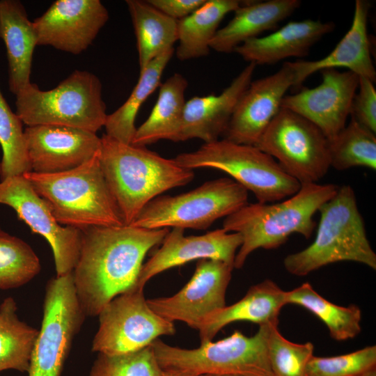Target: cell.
<instances>
[{
  "label": "cell",
  "instance_id": "cell-42",
  "mask_svg": "<svg viewBox=\"0 0 376 376\" xmlns=\"http://www.w3.org/2000/svg\"><path fill=\"white\" fill-rule=\"evenodd\" d=\"M167 376H189V375H173L167 373ZM203 376V375H201Z\"/></svg>",
  "mask_w": 376,
  "mask_h": 376
},
{
  "label": "cell",
  "instance_id": "cell-33",
  "mask_svg": "<svg viewBox=\"0 0 376 376\" xmlns=\"http://www.w3.org/2000/svg\"><path fill=\"white\" fill-rule=\"evenodd\" d=\"M40 260L22 239L0 228V289L20 287L39 274Z\"/></svg>",
  "mask_w": 376,
  "mask_h": 376
},
{
  "label": "cell",
  "instance_id": "cell-24",
  "mask_svg": "<svg viewBox=\"0 0 376 376\" xmlns=\"http://www.w3.org/2000/svg\"><path fill=\"white\" fill-rule=\"evenodd\" d=\"M285 296V291L270 279L252 285L241 299L205 319L198 330L201 343L212 340L225 326L237 321L279 323L280 311L286 305Z\"/></svg>",
  "mask_w": 376,
  "mask_h": 376
},
{
  "label": "cell",
  "instance_id": "cell-37",
  "mask_svg": "<svg viewBox=\"0 0 376 376\" xmlns=\"http://www.w3.org/2000/svg\"><path fill=\"white\" fill-rule=\"evenodd\" d=\"M376 367V345L334 357L313 355L307 363L306 376H359Z\"/></svg>",
  "mask_w": 376,
  "mask_h": 376
},
{
  "label": "cell",
  "instance_id": "cell-23",
  "mask_svg": "<svg viewBox=\"0 0 376 376\" xmlns=\"http://www.w3.org/2000/svg\"><path fill=\"white\" fill-rule=\"evenodd\" d=\"M0 38L6 49L8 88L16 95L31 83L33 54L38 45L33 22L19 1H0Z\"/></svg>",
  "mask_w": 376,
  "mask_h": 376
},
{
  "label": "cell",
  "instance_id": "cell-9",
  "mask_svg": "<svg viewBox=\"0 0 376 376\" xmlns=\"http://www.w3.org/2000/svg\"><path fill=\"white\" fill-rule=\"evenodd\" d=\"M247 203L248 191L244 187L232 178H221L186 193L155 198L143 207L130 226L149 229L204 230Z\"/></svg>",
  "mask_w": 376,
  "mask_h": 376
},
{
  "label": "cell",
  "instance_id": "cell-35",
  "mask_svg": "<svg viewBox=\"0 0 376 376\" xmlns=\"http://www.w3.org/2000/svg\"><path fill=\"white\" fill-rule=\"evenodd\" d=\"M88 376H167L151 345L121 354L98 353Z\"/></svg>",
  "mask_w": 376,
  "mask_h": 376
},
{
  "label": "cell",
  "instance_id": "cell-39",
  "mask_svg": "<svg viewBox=\"0 0 376 376\" xmlns=\"http://www.w3.org/2000/svg\"><path fill=\"white\" fill-rule=\"evenodd\" d=\"M155 8L166 15L180 20L191 15L206 0H147Z\"/></svg>",
  "mask_w": 376,
  "mask_h": 376
},
{
  "label": "cell",
  "instance_id": "cell-14",
  "mask_svg": "<svg viewBox=\"0 0 376 376\" xmlns=\"http://www.w3.org/2000/svg\"><path fill=\"white\" fill-rule=\"evenodd\" d=\"M234 267L212 259L198 260L195 272L176 294L147 299L157 315L173 322L180 321L198 330L205 319L226 306V292Z\"/></svg>",
  "mask_w": 376,
  "mask_h": 376
},
{
  "label": "cell",
  "instance_id": "cell-18",
  "mask_svg": "<svg viewBox=\"0 0 376 376\" xmlns=\"http://www.w3.org/2000/svg\"><path fill=\"white\" fill-rule=\"evenodd\" d=\"M31 171L55 173L77 168L98 154L101 137L78 128L52 125L26 126Z\"/></svg>",
  "mask_w": 376,
  "mask_h": 376
},
{
  "label": "cell",
  "instance_id": "cell-25",
  "mask_svg": "<svg viewBox=\"0 0 376 376\" xmlns=\"http://www.w3.org/2000/svg\"><path fill=\"white\" fill-rule=\"evenodd\" d=\"M301 3L300 0L246 1L234 11L231 20L218 29L210 42V49L220 53L234 52L244 42L275 29Z\"/></svg>",
  "mask_w": 376,
  "mask_h": 376
},
{
  "label": "cell",
  "instance_id": "cell-19",
  "mask_svg": "<svg viewBox=\"0 0 376 376\" xmlns=\"http://www.w3.org/2000/svg\"><path fill=\"white\" fill-rule=\"evenodd\" d=\"M242 243V235L224 228L202 235H185V229L173 228L150 259L143 264L134 289H143L153 276L169 269L190 261L212 259L234 267L237 251Z\"/></svg>",
  "mask_w": 376,
  "mask_h": 376
},
{
  "label": "cell",
  "instance_id": "cell-16",
  "mask_svg": "<svg viewBox=\"0 0 376 376\" xmlns=\"http://www.w3.org/2000/svg\"><path fill=\"white\" fill-rule=\"evenodd\" d=\"M320 72V85L304 87L295 94L285 95L281 108L306 118L330 139L346 125L359 77L350 70L340 72L336 68Z\"/></svg>",
  "mask_w": 376,
  "mask_h": 376
},
{
  "label": "cell",
  "instance_id": "cell-27",
  "mask_svg": "<svg viewBox=\"0 0 376 376\" xmlns=\"http://www.w3.org/2000/svg\"><path fill=\"white\" fill-rule=\"evenodd\" d=\"M246 2L206 0L191 15L178 20L177 58L180 61H187L207 56L210 50V42L222 19Z\"/></svg>",
  "mask_w": 376,
  "mask_h": 376
},
{
  "label": "cell",
  "instance_id": "cell-36",
  "mask_svg": "<svg viewBox=\"0 0 376 376\" xmlns=\"http://www.w3.org/2000/svg\"><path fill=\"white\" fill-rule=\"evenodd\" d=\"M278 325H272L267 340L268 359L274 375L306 376V366L313 355V344L287 340L280 333Z\"/></svg>",
  "mask_w": 376,
  "mask_h": 376
},
{
  "label": "cell",
  "instance_id": "cell-10",
  "mask_svg": "<svg viewBox=\"0 0 376 376\" xmlns=\"http://www.w3.org/2000/svg\"><path fill=\"white\" fill-rule=\"evenodd\" d=\"M301 185L318 183L330 166L328 139L313 123L281 108L254 146Z\"/></svg>",
  "mask_w": 376,
  "mask_h": 376
},
{
  "label": "cell",
  "instance_id": "cell-4",
  "mask_svg": "<svg viewBox=\"0 0 376 376\" xmlns=\"http://www.w3.org/2000/svg\"><path fill=\"white\" fill-rule=\"evenodd\" d=\"M99 153L66 171L23 175L59 224L81 230L125 226L102 173Z\"/></svg>",
  "mask_w": 376,
  "mask_h": 376
},
{
  "label": "cell",
  "instance_id": "cell-34",
  "mask_svg": "<svg viewBox=\"0 0 376 376\" xmlns=\"http://www.w3.org/2000/svg\"><path fill=\"white\" fill-rule=\"evenodd\" d=\"M0 146L2 150L1 180L31 171L23 123L16 113L12 111L1 89Z\"/></svg>",
  "mask_w": 376,
  "mask_h": 376
},
{
  "label": "cell",
  "instance_id": "cell-32",
  "mask_svg": "<svg viewBox=\"0 0 376 376\" xmlns=\"http://www.w3.org/2000/svg\"><path fill=\"white\" fill-rule=\"evenodd\" d=\"M328 143L331 167L345 171L361 166L375 171V133L353 118Z\"/></svg>",
  "mask_w": 376,
  "mask_h": 376
},
{
  "label": "cell",
  "instance_id": "cell-38",
  "mask_svg": "<svg viewBox=\"0 0 376 376\" xmlns=\"http://www.w3.org/2000/svg\"><path fill=\"white\" fill-rule=\"evenodd\" d=\"M350 115L361 125L376 133V90L370 79L359 77Z\"/></svg>",
  "mask_w": 376,
  "mask_h": 376
},
{
  "label": "cell",
  "instance_id": "cell-15",
  "mask_svg": "<svg viewBox=\"0 0 376 376\" xmlns=\"http://www.w3.org/2000/svg\"><path fill=\"white\" fill-rule=\"evenodd\" d=\"M109 17L100 0H57L33 21L38 45L81 54L92 44Z\"/></svg>",
  "mask_w": 376,
  "mask_h": 376
},
{
  "label": "cell",
  "instance_id": "cell-7",
  "mask_svg": "<svg viewBox=\"0 0 376 376\" xmlns=\"http://www.w3.org/2000/svg\"><path fill=\"white\" fill-rule=\"evenodd\" d=\"M102 88L95 75L77 70L51 90L29 84L15 95V113L26 126L61 125L97 133L108 115Z\"/></svg>",
  "mask_w": 376,
  "mask_h": 376
},
{
  "label": "cell",
  "instance_id": "cell-2",
  "mask_svg": "<svg viewBox=\"0 0 376 376\" xmlns=\"http://www.w3.org/2000/svg\"><path fill=\"white\" fill-rule=\"evenodd\" d=\"M99 160L125 226L130 225L150 201L194 178L193 170L180 166L174 159L105 134L101 136Z\"/></svg>",
  "mask_w": 376,
  "mask_h": 376
},
{
  "label": "cell",
  "instance_id": "cell-11",
  "mask_svg": "<svg viewBox=\"0 0 376 376\" xmlns=\"http://www.w3.org/2000/svg\"><path fill=\"white\" fill-rule=\"evenodd\" d=\"M84 314L72 272L51 279L45 289L43 316L32 352L28 376H61Z\"/></svg>",
  "mask_w": 376,
  "mask_h": 376
},
{
  "label": "cell",
  "instance_id": "cell-26",
  "mask_svg": "<svg viewBox=\"0 0 376 376\" xmlns=\"http://www.w3.org/2000/svg\"><path fill=\"white\" fill-rule=\"evenodd\" d=\"M187 86V80L179 73L159 85L157 101L148 118L136 128L131 144L146 146L162 139L177 142Z\"/></svg>",
  "mask_w": 376,
  "mask_h": 376
},
{
  "label": "cell",
  "instance_id": "cell-20",
  "mask_svg": "<svg viewBox=\"0 0 376 376\" xmlns=\"http://www.w3.org/2000/svg\"><path fill=\"white\" fill-rule=\"evenodd\" d=\"M256 65L249 63L219 95L195 96L185 102L178 141L219 140L228 127L236 104L252 81Z\"/></svg>",
  "mask_w": 376,
  "mask_h": 376
},
{
  "label": "cell",
  "instance_id": "cell-21",
  "mask_svg": "<svg viewBox=\"0 0 376 376\" xmlns=\"http://www.w3.org/2000/svg\"><path fill=\"white\" fill-rule=\"evenodd\" d=\"M370 8L371 3L367 0L355 1L350 28L327 56L316 61L291 62L295 72L293 88H299L310 75L325 68H344L359 77L375 82L376 71L371 58L368 34Z\"/></svg>",
  "mask_w": 376,
  "mask_h": 376
},
{
  "label": "cell",
  "instance_id": "cell-30",
  "mask_svg": "<svg viewBox=\"0 0 376 376\" xmlns=\"http://www.w3.org/2000/svg\"><path fill=\"white\" fill-rule=\"evenodd\" d=\"M285 297L286 304L300 306L320 318L334 340L352 339L361 331V311L359 306L354 304L341 306L333 304L319 295L308 282L285 291Z\"/></svg>",
  "mask_w": 376,
  "mask_h": 376
},
{
  "label": "cell",
  "instance_id": "cell-22",
  "mask_svg": "<svg viewBox=\"0 0 376 376\" xmlns=\"http://www.w3.org/2000/svg\"><path fill=\"white\" fill-rule=\"evenodd\" d=\"M334 28L332 22L292 21L271 34L244 42L234 52L256 65H274L289 57L307 56L311 47Z\"/></svg>",
  "mask_w": 376,
  "mask_h": 376
},
{
  "label": "cell",
  "instance_id": "cell-28",
  "mask_svg": "<svg viewBox=\"0 0 376 376\" xmlns=\"http://www.w3.org/2000/svg\"><path fill=\"white\" fill-rule=\"evenodd\" d=\"M136 40L140 71L168 50L178 40V20L150 4L148 1H125Z\"/></svg>",
  "mask_w": 376,
  "mask_h": 376
},
{
  "label": "cell",
  "instance_id": "cell-6",
  "mask_svg": "<svg viewBox=\"0 0 376 376\" xmlns=\"http://www.w3.org/2000/svg\"><path fill=\"white\" fill-rule=\"evenodd\" d=\"M274 324L279 323L259 325L252 336L235 331L225 338L201 343L194 349L171 346L159 338L150 345L161 368L169 374L274 376L267 353L268 337Z\"/></svg>",
  "mask_w": 376,
  "mask_h": 376
},
{
  "label": "cell",
  "instance_id": "cell-40",
  "mask_svg": "<svg viewBox=\"0 0 376 376\" xmlns=\"http://www.w3.org/2000/svg\"><path fill=\"white\" fill-rule=\"evenodd\" d=\"M359 376H376V367L367 370Z\"/></svg>",
  "mask_w": 376,
  "mask_h": 376
},
{
  "label": "cell",
  "instance_id": "cell-3",
  "mask_svg": "<svg viewBox=\"0 0 376 376\" xmlns=\"http://www.w3.org/2000/svg\"><path fill=\"white\" fill-rule=\"evenodd\" d=\"M338 187L331 183L301 184L290 197L274 203H248L225 217L222 228L239 233L242 237L234 268H242L248 256L258 249L279 247L292 234L309 239L316 224L314 214L336 194Z\"/></svg>",
  "mask_w": 376,
  "mask_h": 376
},
{
  "label": "cell",
  "instance_id": "cell-17",
  "mask_svg": "<svg viewBox=\"0 0 376 376\" xmlns=\"http://www.w3.org/2000/svg\"><path fill=\"white\" fill-rule=\"evenodd\" d=\"M295 72L290 61L276 72L251 81L239 99L224 139L255 146L281 108L285 93L293 88Z\"/></svg>",
  "mask_w": 376,
  "mask_h": 376
},
{
  "label": "cell",
  "instance_id": "cell-12",
  "mask_svg": "<svg viewBox=\"0 0 376 376\" xmlns=\"http://www.w3.org/2000/svg\"><path fill=\"white\" fill-rule=\"evenodd\" d=\"M97 316L99 327L91 349L100 354L133 352L149 346L162 336L175 333L173 322L149 307L143 289H132L116 296Z\"/></svg>",
  "mask_w": 376,
  "mask_h": 376
},
{
  "label": "cell",
  "instance_id": "cell-41",
  "mask_svg": "<svg viewBox=\"0 0 376 376\" xmlns=\"http://www.w3.org/2000/svg\"><path fill=\"white\" fill-rule=\"evenodd\" d=\"M203 376H245V375H235V374H207Z\"/></svg>",
  "mask_w": 376,
  "mask_h": 376
},
{
  "label": "cell",
  "instance_id": "cell-13",
  "mask_svg": "<svg viewBox=\"0 0 376 376\" xmlns=\"http://www.w3.org/2000/svg\"><path fill=\"white\" fill-rule=\"evenodd\" d=\"M0 204L12 207L33 233L46 239L53 252L56 276L72 272L80 253L82 231L59 224L23 175L1 180Z\"/></svg>",
  "mask_w": 376,
  "mask_h": 376
},
{
  "label": "cell",
  "instance_id": "cell-8",
  "mask_svg": "<svg viewBox=\"0 0 376 376\" xmlns=\"http://www.w3.org/2000/svg\"><path fill=\"white\" fill-rule=\"evenodd\" d=\"M174 159L187 169L212 168L226 173L261 203L285 199L301 187L268 154L254 146L224 139L204 143L196 150L179 154Z\"/></svg>",
  "mask_w": 376,
  "mask_h": 376
},
{
  "label": "cell",
  "instance_id": "cell-1",
  "mask_svg": "<svg viewBox=\"0 0 376 376\" xmlns=\"http://www.w3.org/2000/svg\"><path fill=\"white\" fill-rule=\"evenodd\" d=\"M81 231L73 283L86 316H96L114 297L135 288L146 255L162 243L169 229L129 225Z\"/></svg>",
  "mask_w": 376,
  "mask_h": 376
},
{
  "label": "cell",
  "instance_id": "cell-5",
  "mask_svg": "<svg viewBox=\"0 0 376 376\" xmlns=\"http://www.w3.org/2000/svg\"><path fill=\"white\" fill-rule=\"evenodd\" d=\"M320 217L313 242L283 260L286 271L302 276L329 264L352 261L376 269V254L368 239L353 188L338 187L319 209Z\"/></svg>",
  "mask_w": 376,
  "mask_h": 376
},
{
  "label": "cell",
  "instance_id": "cell-29",
  "mask_svg": "<svg viewBox=\"0 0 376 376\" xmlns=\"http://www.w3.org/2000/svg\"><path fill=\"white\" fill-rule=\"evenodd\" d=\"M175 49L155 58L140 71L139 80L127 100L114 112L108 114L104 124L107 136L125 143H131L136 130L135 119L145 101L161 84L165 68Z\"/></svg>",
  "mask_w": 376,
  "mask_h": 376
},
{
  "label": "cell",
  "instance_id": "cell-31",
  "mask_svg": "<svg viewBox=\"0 0 376 376\" xmlns=\"http://www.w3.org/2000/svg\"><path fill=\"white\" fill-rule=\"evenodd\" d=\"M17 304L7 297L0 305V372H28L38 329L21 321Z\"/></svg>",
  "mask_w": 376,
  "mask_h": 376
}]
</instances>
